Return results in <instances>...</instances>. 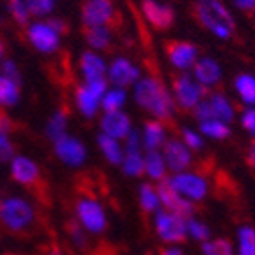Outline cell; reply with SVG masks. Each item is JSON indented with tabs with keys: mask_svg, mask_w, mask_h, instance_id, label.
Here are the masks:
<instances>
[{
	"mask_svg": "<svg viewBox=\"0 0 255 255\" xmlns=\"http://www.w3.org/2000/svg\"><path fill=\"white\" fill-rule=\"evenodd\" d=\"M136 102L139 107L148 111L159 122H166L173 115V100L166 86L159 81L157 77H145L137 81L136 91H134Z\"/></svg>",
	"mask_w": 255,
	"mask_h": 255,
	"instance_id": "1",
	"label": "cell"
},
{
	"mask_svg": "<svg viewBox=\"0 0 255 255\" xmlns=\"http://www.w3.org/2000/svg\"><path fill=\"white\" fill-rule=\"evenodd\" d=\"M195 16L202 25L221 39H229L236 32V20L221 0H196Z\"/></svg>",
	"mask_w": 255,
	"mask_h": 255,
	"instance_id": "2",
	"label": "cell"
},
{
	"mask_svg": "<svg viewBox=\"0 0 255 255\" xmlns=\"http://www.w3.org/2000/svg\"><path fill=\"white\" fill-rule=\"evenodd\" d=\"M0 221L11 232H21L34 221V209L21 198H4L0 200Z\"/></svg>",
	"mask_w": 255,
	"mask_h": 255,
	"instance_id": "3",
	"label": "cell"
},
{
	"mask_svg": "<svg viewBox=\"0 0 255 255\" xmlns=\"http://www.w3.org/2000/svg\"><path fill=\"white\" fill-rule=\"evenodd\" d=\"M171 88H173L175 102L186 111H193L205 98L204 86L196 81L195 77H189L186 73L173 77Z\"/></svg>",
	"mask_w": 255,
	"mask_h": 255,
	"instance_id": "4",
	"label": "cell"
},
{
	"mask_svg": "<svg viewBox=\"0 0 255 255\" xmlns=\"http://www.w3.org/2000/svg\"><path fill=\"white\" fill-rule=\"evenodd\" d=\"M81 18L84 27H111L116 18L115 5L111 0H84Z\"/></svg>",
	"mask_w": 255,
	"mask_h": 255,
	"instance_id": "5",
	"label": "cell"
},
{
	"mask_svg": "<svg viewBox=\"0 0 255 255\" xmlns=\"http://www.w3.org/2000/svg\"><path fill=\"white\" fill-rule=\"evenodd\" d=\"M155 230L157 236L166 243H182L187 236L186 218L170 211H161L155 216Z\"/></svg>",
	"mask_w": 255,
	"mask_h": 255,
	"instance_id": "6",
	"label": "cell"
},
{
	"mask_svg": "<svg viewBox=\"0 0 255 255\" xmlns=\"http://www.w3.org/2000/svg\"><path fill=\"white\" fill-rule=\"evenodd\" d=\"M193 111H195V116L200 122H205V120H221V122L227 124V122H232V118H234V107L230 106L229 100L220 93L211 95L207 100H202Z\"/></svg>",
	"mask_w": 255,
	"mask_h": 255,
	"instance_id": "7",
	"label": "cell"
},
{
	"mask_svg": "<svg viewBox=\"0 0 255 255\" xmlns=\"http://www.w3.org/2000/svg\"><path fill=\"white\" fill-rule=\"evenodd\" d=\"M77 218L81 221V225L90 232H104L107 225V218L104 213L102 205L93 198H81L77 202Z\"/></svg>",
	"mask_w": 255,
	"mask_h": 255,
	"instance_id": "8",
	"label": "cell"
},
{
	"mask_svg": "<svg viewBox=\"0 0 255 255\" xmlns=\"http://www.w3.org/2000/svg\"><path fill=\"white\" fill-rule=\"evenodd\" d=\"M157 193H159V200L164 205L166 211L179 214V216L186 218V220H189V218L193 216V213H195L193 202L186 200V198L171 186L170 180H166V179L161 180L157 186Z\"/></svg>",
	"mask_w": 255,
	"mask_h": 255,
	"instance_id": "9",
	"label": "cell"
},
{
	"mask_svg": "<svg viewBox=\"0 0 255 255\" xmlns=\"http://www.w3.org/2000/svg\"><path fill=\"white\" fill-rule=\"evenodd\" d=\"M170 184L184 198H189L191 202L204 200L207 195V182L196 173H187V171L175 173L170 179Z\"/></svg>",
	"mask_w": 255,
	"mask_h": 255,
	"instance_id": "10",
	"label": "cell"
},
{
	"mask_svg": "<svg viewBox=\"0 0 255 255\" xmlns=\"http://www.w3.org/2000/svg\"><path fill=\"white\" fill-rule=\"evenodd\" d=\"M162 157L171 171L182 173L191 164V150L184 145L182 139H170L162 145Z\"/></svg>",
	"mask_w": 255,
	"mask_h": 255,
	"instance_id": "11",
	"label": "cell"
},
{
	"mask_svg": "<svg viewBox=\"0 0 255 255\" xmlns=\"http://www.w3.org/2000/svg\"><path fill=\"white\" fill-rule=\"evenodd\" d=\"M29 41L36 50L43 54H52L59 48V34L48 25L47 21H38L29 27Z\"/></svg>",
	"mask_w": 255,
	"mask_h": 255,
	"instance_id": "12",
	"label": "cell"
},
{
	"mask_svg": "<svg viewBox=\"0 0 255 255\" xmlns=\"http://www.w3.org/2000/svg\"><path fill=\"white\" fill-rule=\"evenodd\" d=\"M11 175L18 184L25 187H41L43 189V180L41 173H39V168L34 161H30L27 157H13L11 161Z\"/></svg>",
	"mask_w": 255,
	"mask_h": 255,
	"instance_id": "13",
	"label": "cell"
},
{
	"mask_svg": "<svg viewBox=\"0 0 255 255\" xmlns=\"http://www.w3.org/2000/svg\"><path fill=\"white\" fill-rule=\"evenodd\" d=\"M164 50L170 63L179 70L191 68V66H195L196 61H198L196 59V55H198L196 47L191 45L189 41H168L164 45Z\"/></svg>",
	"mask_w": 255,
	"mask_h": 255,
	"instance_id": "14",
	"label": "cell"
},
{
	"mask_svg": "<svg viewBox=\"0 0 255 255\" xmlns=\"http://www.w3.org/2000/svg\"><path fill=\"white\" fill-rule=\"evenodd\" d=\"M54 150H55V155H57L63 162H66V164H70V166L82 164L84 159H86L84 145H82L77 137L66 136V134L61 136L59 139L54 141Z\"/></svg>",
	"mask_w": 255,
	"mask_h": 255,
	"instance_id": "15",
	"label": "cell"
},
{
	"mask_svg": "<svg viewBox=\"0 0 255 255\" xmlns=\"http://www.w3.org/2000/svg\"><path fill=\"white\" fill-rule=\"evenodd\" d=\"M141 11H143L146 20L159 30H166L168 27H171V23L175 20L173 9L159 4L157 0H143L141 2Z\"/></svg>",
	"mask_w": 255,
	"mask_h": 255,
	"instance_id": "16",
	"label": "cell"
},
{
	"mask_svg": "<svg viewBox=\"0 0 255 255\" xmlns=\"http://www.w3.org/2000/svg\"><path fill=\"white\" fill-rule=\"evenodd\" d=\"M107 77L109 81L113 82L118 88H127V86H132L134 82H137L139 79V70L130 63V61L120 57V59L113 61V64L107 70Z\"/></svg>",
	"mask_w": 255,
	"mask_h": 255,
	"instance_id": "17",
	"label": "cell"
},
{
	"mask_svg": "<svg viewBox=\"0 0 255 255\" xmlns=\"http://www.w3.org/2000/svg\"><path fill=\"white\" fill-rule=\"evenodd\" d=\"M102 130L106 136L115 137V139H125L130 134V118L122 111L115 113H106L102 118Z\"/></svg>",
	"mask_w": 255,
	"mask_h": 255,
	"instance_id": "18",
	"label": "cell"
},
{
	"mask_svg": "<svg viewBox=\"0 0 255 255\" xmlns=\"http://www.w3.org/2000/svg\"><path fill=\"white\" fill-rule=\"evenodd\" d=\"M193 77L196 81L200 82L204 88H209V86H214L221 77V70L218 66L216 61L209 59V57H204V59L196 61L195 66H193Z\"/></svg>",
	"mask_w": 255,
	"mask_h": 255,
	"instance_id": "19",
	"label": "cell"
},
{
	"mask_svg": "<svg viewBox=\"0 0 255 255\" xmlns=\"http://www.w3.org/2000/svg\"><path fill=\"white\" fill-rule=\"evenodd\" d=\"M81 72L84 75L86 82L95 81V79H104L107 75L106 63L100 55L95 52H84L81 57Z\"/></svg>",
	"mask_w": 255,
	"mask_h": 255,
	"instance_id": "20",
	"label": "cell"
},
{
	"mask_svg": "<svg viewBox=\"0 0 255 255\" xmlns=\"http://www.w3.org/2000/svg\"><path fill=\"white\" fill-rule=\"evenodd\" d=\"M75 104L86 118H93V116L97 115L100 98L84 84V86H79L75 90Z\"/></svg>",
	"mask_w": 255,
	"mask_h": 255,
	"instance_id": "21",
	"label": "cell"
},
{
	"mask_svg": "<svg viewBox=\"0 0 255 255\" xmlns=\"http://www.w3.org/2000/svg\"><path fill=\"white\" fill-rule=\"evenodd\" d=\"M143 145L146 150H159L164 145V125L159 120L146 122L145 125V136H143Z\"/></svg>",
	"mask_w": 255,
	"mask_h": 255,
	"instance_id": "22",
	"label": "cell"
},
{
	"mask_svg": "<svg viewBox=\"0 0 255 255\" xmlns=\"http://www.w3.org/2000/svg\"><path fill=\"white\" fill-rule=\"evenodd\" d=\"M166 161L162 157V153H159V150H148L145 157V173H148L150 179L153 180H164L166 175Z\"/></svg>",
	"mask_w": 255,
	"mask_h": 255,
	"instance_id": "23",
	"label": "cell"
},
{
	"mask_svg": "<svg viewBox=\"0 0 255 255\" xmlns=\"http://www.w3.org/2000/svg\"><path fill=\"white\" fill-rule=\"evenodd\" d=\"M111 27H84V38L95 50H107L111 45Z\"/></svg>",
	"mask_w": 255,
	"mask_h": 255,
	"instance_id": "24",
	"label": "cell"
},
{
	"mask_svg": "<svg viewBox=\"0 0 255 255\" xmlns=\"http://www.w3.org/2000/svg\"><path fill=\"white\" fill-rule=\"evenodd\" d=\"M98 146H100V150L107 157V161L113 162V164H122V161H124V150L120 146L118 139L102 134V136H98Z\"/></svg>",
	"mask_w": 255,
	"mask_h": 255,
	"instance_id": "25",
	"label": "cell"
},
{
	"mask_svg": "<svg viewBox=\"0 0 255 255\" xmlns=\"http://www.w3.org/2000/svg\"><path fill=\"white\" fill-rule=\"evenodd\" d=\"M20 98V84L0 73V106H14Z\"/></svg>",
	"mask_w": 255,
	"mask_h": 255,
	"instance_id": "26",
	"label": "cell"
},
{
	"mask_svg": "<svg viewBox=\"0 0 255 255\" xmlns=\"http://www.w3.org/2000/svg\"><path fill=\"white\" fill-rule=\"evenodd\" d=\"M124 171L130 177H139L145 173V157L141 155V150H127L124 155Z\"/></svg>",
	"mask_w": 255,
	"mask_h": 255,
	"instance_id": "27",
	"label": "cell"
},
{
	"mask_svg": "<svg viewBox=\"0 0 255 255\" xmlns=\"http://www.w3.org/2000/svg\"><path fill=\"white\" fill-rule=\"evenodd\" d=\"M236 90L245 104L255 107V77L243 73L236 79Z\"/></svg>",
	"mask_w": 255,
	"mask_h": 255,
	"instance_id": "28",
	"label": "cell"
},
{
	"mask_svg": "<svg viewBox=\"0 0 255 255\" xmlns=\"http://www.w3.org/2000/svg\"><path fill=\"white\" fill-rule=\"evenodd\" d=\"M66 124H68V115H66V111L59 109L55 111L54 115H52L50 122L47 125V134L52 141L59 139L61 136H64V130H66Z\"/></svg>",
	"mask_w": 255,
	"mask_h": 255,
	"instance_id": "29",
	"label": "cell"
},
{
	"mask_svg": "<svg viewBox=\"0 0 255 255\" xmlns=\"http://www.w3.org/2000/svg\"><path fill=\"white\" fill-rule=\"evenodd\" d=\"M200 128L205 136L214 137V139H225V137L230 136V128L225 122L221 120H205V122H200Z\"/></svg>",
	"mask_w": 255,
	"mask_h": 255,
	"instance_id": "30",
	"label": "cell"
},
{
	"mask_svg": "<svg viewBox=\"0 0 255 255\" xmlns=\"http://www.w3.org/2000/svg\"><path fill=\"white\" fill-rule=\"evenodd\" d=\"M139 204L143 211L146 213H153L159 207L161 200H159V193L152 184H143L139 189Z\"/></svg>",
	"mask_w": 255,
	"mask_h": 255,
	"instance_id": "31",
	"label": "cell"
},
{
	"mask_svg": "<svg viewBox=\"0 0 255 255\" xmlns=\"http://www.w3.org/2000/svg\"><path fill=\"white\" fill-rule=\"evenodd\" d=\"M125 104V91L122 88H115V90H107L106 95L102 97V109L106 113H115L120 111Z\"/></svg>",
	"mask_w": 255,
	"mask_h": 255,
	"instance_id": "32",
	"label": "cell"
},
{
	"mask_svg": "<svg viewBox=\"0 0 255 255\" xmlns=\"http://www.w3.org/2000/svg\"><path fill=\"white\" fill-rule=\"evenodd\" d=\"M7 7H9L11 16H13V20L16 21L18 25L27 27L30 13H29V7H27L25 0H7Z\"/></svg>",
	"mask_w": 255,
	"mask_h": 255,
	"instance_id": "33",
	"label": "cell"
},
{
	"mask_svg": "<svg viewBox=\"0 0 255 255\" xmlns=\"http://www.w3.org/2000/svg\"><path fill=\"white\" fill-rule=\"evenodd\" d=\"M239 255H255V230L250 227L239 230Z\"/></svg>",
	"mask_w": 255,
	"mask_h": 255,
	"instance_id": "34",
	"label": "cell"
},
{
	"mask_svg": "<svg viewBox=\"0 0 255 255\" xmlns=\"http://www.w3.org/2000/svg\"><path fill=\"white\" fill-rule=\"evenodd\" d=\"M202 252H204V255H232L234 254L232 245H230L227 239H214V241L204 243Z\"/></svg>",
	"mask_w": 255,
	"mask_h": 255,
	"instance_id": "35",
	"label": "cell"
},
{
	"mask_svg": "<svg viewBox=\"0 0 255 255\" xmlns=\"http://www.w3.org/2000/svg\"><path fill=\"white\" fill-rule=\"evenodd\" d=\"M25 2L32 16H45V14L52 13L57 0H25Z\"/></svg>",
	"mask_w": 255,
	"mask_h": 255,
	"instance_id": "36",
	"label": "cell"
},
{
	"mask_svg": "<svg viewBox=\"0 0 255 255\" xmlns=\"http://www.w3.org/2000/svg\"><path fill=\"white\" fill-rule=\"evenodd\" d=\"M187 234H191L196 241H207L209 229H207V225H204V223H200V221L189 220L187 221Z\"/></svg>",
	"mask_w": 255,
	"mask_h": 255,
	"instance_id": "37",
	"label": "cell"
},
{
	"mask_svg": "<svg viewBox=\"0 0 255 255\" xmlns=\"http://www.w3.org/2000/svg\"><path fill=\"white\" fill-rule=\"evenodd\" d=\"M13 155H14L13 143L9 141L5 132H0V162L13 161Z\"/></svg>",
	"mask_w": 255,
	"mask_h": 255,
	"instance_id": "38",
	"label": "cell"
},
{
	"mask_svg": "<svg viewBox=\"0 0 255 255\" xmlns=\"http://www.w3.org/2000/svg\"><path fill=\"white\" fill-rule=\"evenodd\" d=\"M182 143L189 150H200L202 146H204V141H202V137L198 136L196 132L189 130V128L182 130Z\"/></svg>",
	"mask_w": 255,
	"mask_h": 255,
	"instance_id": "39",
	"label": "cell"
},
{
	"mask_svg": "<svg viewBox=\"0 0 255 255\" xmlns=\"http://www.w3.org/2000/svg\"><path fill=\"white\" fill-rule=\"evenodd\" d=\"M0 70H2V75H5L7 79H11V81H14L16 84H20V72H18V66L13 63V61L4 59L2 61Z\"/></svg>",
	"mask_w": 255,
	"mask_h": 255,
	"instance_id": "40",
	"label": "cell"
},
{
	"mask_svg": "<svg viewBox=\"0 0 255 255\" xmlns=\"http://www.w3.org/2000/svg\"><path fill=\"white\" fill-rule=\"evenodd\" d=\"M84 230H86V229H81V227L77 225L75 221L68 225L70 236H72L73 241H75V245H79V247H82V245L86 243V232H84Z\"/></svg>",
	"mask_w": 255,
	"mask_h": 255,
	"instance_id": "41",
	"label": "cell"
},
{
	"mask_svg": "<svg viewBox=\"0 0 255 255\" xmlns=\"http://www.w3.org/2000/svg\"><path fill=\"white\" fill-rule=\"evenodd\" d=\"M14 122L11 120V116L7 115L4 111V107L0 106V132H5V134H9V132L14 130Z\"/></svg>",
	"mask_w": 255,
	"mask_h": 255,
	"instance_id": "42",
	"label": "cell"
},
{
	"mask_svg": "<svg viewBox=\"0 0 255 255\" xmlns=\"http://www.w3.org/2000/svg\"><path fill=\"white\" fill-rule=\"evenodd\" d=\"M241 124H243V127L250 132V134H254L255 136V107L254 109H248L247 113L243 115Z\"/></svg>",
	"mask_w": 255,
	"mask_h": 255,
	"instance_id": "43",
	"label": "cell"
},
{
	"mask_svg": "<svg viewBox=\"0 0 255 255\" xmlns=\"http://www.w3.org/2000/svg\"><path fill=\"white\" fill-rule=\"evenodd\" d=\"M47 23H48V25H50L52 29H54L59 36H61V34H64V32L68 30V25H66V23H64L63 20H59V18H50V20H48Z\"/></svg>",
	"mask_w": 255,
	"mask_h": 255,
	"instance_id": "44",
	"label": "cell"
},
{
	"mask_svg": "<svg viewBox=\"0 0 255 255\" xmlns=\"http://www.w3.org/2000/svg\"><path fill=\"white\" fill-rule=\"evenodd\" d=\"M234 4L236 7L245 11V13H254L255 11V0H234Z\"/></svg>",
	"mask_w": 255,
	"mask_h": 255,
	"instance_id": "45",
	"label": "cell"
},
{
	"mask_svg": "<svg viewBox=\"0 0 255 255\" xmlns=\"http://www.w3.org/2000/svg\"><path fill=\"white\" fill-rule=\"evenodd\" d=\"M247 162L252 166V168H255V141L250 145V148H248V153H247Z\"/></svg>",
	"mask_w": 255,
	"mask_h": 255,
	"instance_id": "46",
	"label": "cell"
},
{
	"mask_svg": "<svg viewBox=\"0 0 255 255\" xmlns=\"http://www.w3.org/2000/svg\"><path fill=\"white\" fill-rule=\"evenodd\" d=\"M161 255H182V250L177 247H166L161 250Z\"/></svg>",
	"mask_w": 255,
	"mask_h": 255,
	"instance_id": "47",
	"label": "cell"
},
{
	"mask_svg": "<svg viewBox=\"0 0 255 255\" xmlns=\"http://www.w3.org/2000/svg\"><path fill=\"white\" fill-rule=\"evenodd\" d=\"M4 55H5V45H4V39L0 38V63L4 61Z\"/></svg>",
	"mask_w": 255,
	"mask_h": 255,
	"instance_id": "48",
	"label": "cell"
},
{
	"mask_svg": "<svg viewBox=\"0 0 255 255\" xmlns=\"http://www.w3.org/2000/svg\"><path fill=\"white\" fill-rule=\"evenodd\" d=\"M252 16H254V21H255V11H254V13H252Z\"/></svg>",
	"mask_w": 255,
	"mask_h": 255,
	"instance_id": "49",
	"label": "cell"
},
{
	"mask_svg": "<svg viewBox=\"0 0 255 255\" xmlns=\"http://www.w3.org/2000/svg\"><path fill=\"white\" fill-rule=\"evenodd\" d=\"M0 23H2V18H0Z\"/></svg>",
	"mask_w": 255,
	"mask_h": 255,
	"instance_id": "50",
	"label": "cell"
}]
</instances>
